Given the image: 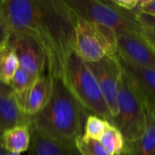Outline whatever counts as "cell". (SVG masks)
Masks as SVG:
<instances>
[{
	"mask_svg": "<svg viewBox=\"0 0 155 155\" xmlns=\"http://www.w3.org/2000/svg\"><path fill=\"white\" fill-rule=\"evenodd\" d=\"M7 153H7V151H6L3 146L0 144V155H6Z\"/></svg>",
	"mask_w": 155,
	"mask_h": 155,
	"instance_id": "cell-27",
	"label": "cell"
},
{
	"mask_svg": "<svg viewBox=\"0 0 155 155\" xmlns=\"http://www.w3.org/2000/svg\"><path fill=\"white\" fill-rule=\"evenodd\" d=\"M109 124H111L106 120L94 114H89L84 124L83 136L84 138L99 140Z\"/></svg>",
	"mask_w": 155,
	"mask_h": 155,
	"instance_id": "cell-19",
	"label": "cell"
},
{
	"mask_svg": "<svg viewBox=\"0 0 155 155\" xmlns=\"http://www.w3.org/2000/svg\"><path fill=\"white\" fill-rule=\"evenodd\" d=\"M79 18L109 28L116 34L124 31H139L134 12L118 8L111 0H65Z\"/></svg>",
	"mask_w": 155,
	"mask_h": 155,
	"instance_id": "cell-4",
	"label": "cell"
},
{
	"mask_svg": "<svg viewBox=\"0 0 155 155\" xmlns=\"http://www.w3.org/2000/svg\"><path fill=\"white\" fill-rule=\"evenodd\" d=\"M7 45L15 52L19 68L35 78L45 74L47 68L46 55L33 35L26 33H11Z\"/></svg>",
	"mask_w": 155,
	"mask_h": 155,
	"instance_id": "cell-7",
	"label": "cell"
},
{
	"mask_svg": "<svg viewBox=\"0 0 155 155\" xmlns=\"http://www.w3.org/2000/svg\"><path fill=\"white\" fill-rule=\"evenodd\" d=\"M31 143L28 155H81L75 144L45 138L30 128Z\"/></svg>",
	"mask_w": 155,
	"mask_h": 155,
	"instance_id": "cell-14",
	"label": "cell"
},
{
	"mask_svg": "<svg viewBox=\"0 0 155 155\" xmlns=\"http://www.w3.org/2000/svg\"><path fill=\"white\" fill-rule=\"evenodd\" d=\"M10 35L11 31L4 16V13L2 10V0H0V48L7 43Z\"/></svg>",
	"mask_w": 155,
	"mask_h": 155,
	"instance_id": "cell-21",
	"label": "cell"
},
{
	"mask_svg": "<svg viewBox=\"0 0 155 155\" xmlns=\"http://www.w3.org/2000/svg\"><path fill=\"white\" fill-rule=\"evenodd\" d=\"M18 68L16 55L6 43L0 48V80L8 84Z\"/></svg>",
	"mask_w": 155,
	"mask_h": 155,
	"instance_id": "cell-18",
	"label": "cell"
},
{
	"mask_svg": "<svg viewBox=\"0 0 155 155\" xmlns=\"http://www.w3.org/2000/svg\"><path fill=\"white\" fill-rule=\"evenodd\" d=\"M111 1L118 8L127 12L135 11L139 4V0H111Z\"/></svg>",
	"mask_w": 155,
	"mask_h": 155,
	"instance_id": "cell-24",
	"label": "cell"
},
{
	"mask_svg": "<svg viewBox=\"0 0 155 155\" xmlns=\"http://www.w3.org/2000/svg\"><path fill=\"white\" fill-rule=\"evenodd\" d=\"M124 155H155V109L146 110L143 132L137 139L125 144Z\"/></svg>",
	"mask_w": 155,
	"mask_h": 155,
	"instance_id": "cell-13",
	"label": "cell"
},
{
	"mask_svg": "<svg viewBox=\"0 0 155 155\" xmlns=\"http://www.w3.org/2000/svg\"><path fill=\"white\" fill-rule=\"evenodd\" d=\"M11 33L33 35L47 59V74L63 77L64 64L74 51L76 15L65 0H2Z\"/></svg>",
	"mask_w": 155,
	"mask_h": 155,
	"instance_id": "cell-1",
	"label": "cell"
},
{
	"mask_svg": "<svg viewBox=\"0 0 155 155\" xmlns=\"http://www.w3.org/2000/svg\"><path fill=\"white\" fill-rule=\"evenodd\" d=\"M146 107L122 71L117 97V113L113 125L124 135L125 143L137 139L144 130Z\"/></svg>",
	"mask_w": 155,
	"mask_h": 155,
	"instance_id": "cell-5",
	"label": "cell"
},
{
	"mask_svg": "<svg viewBox=\"0 0 155 155\" xmlns=\"http://www.w3.org/2000/svg\"><path fill=\"white\" fill-rule=\"evenodd\" d=\"M116 56L123 73L142 99L146 110H154L155 68L135 65Z\"/></svg>",
	"mask_w": 155,
	"mask_h": 155,
	"instance_id": "cell-10",
	"label": "cell"
},
{
	"mask_svg": "<svg viewBox=\"0 0 155 155\" xmlns=\"http://www.w3.org/2000/svg\"><path fill=\"white\" fill-rule=\"evenodd\" d=\"M74 51L86 63L116 55V33L76 16Z\"/></svg>",
	"mask_w": 155,
	"mask_h": 155,
	"instance_id": "cell-6",
	"label": "cell"
},
{
	"mask_svg": "<svg viewBox=\"0 0 155 155\" xmlns=\"http://www.w3.org/2000/svg\"><path fill=\"white\" fill-rule=\"evenodd\" d=\"M99 142L110 155H124L125 140L122 133L113 124H109Z\"/></svg>",
	"mask_w": 155,
	"mask_h": 155,
	"instance_id": "cell-17",
	"label": "cell"
},
{
	"mask_svg": "<svg viewBox=\"0 0 155 155\" xmlns=\"http://www.w3.org/2000/svg\"><path fill=\"white\" fill-rule=\"evenodd\" d=\"M140 30L116 34V55L135 65L155 68L154 53L141 35Z\"/></svg>",
	"mask_w": 155,
	"mask_h": 155,
	"instance_id": "cell-9",
	"label": "cell"
},
{
	"mask_svg": "<svg viewBox=\"0 0 155 155\" xmlns=\"http://www.w3.org/2000/svg\"><path fill=\"white\" fill-rule=\"evenodd\" d=\"M140 34L145 39V41L149 44V45L151 46V48L153 49L155 54V30L141 26Z\"/></svg>",
	"mask_w": 155,
	"mask_h": 155,
	"instance_id": "cell-25",
	"label": "cell"
},
{
	"mask_svg": "<svg viewBox=\"0 0 155 155\" xmlns=\"http://www.w3.org/2000/svg\"><path fill=\"white\" fill-rule=\"evenodd\" d=\"M74 143L81 155H110L103 147L99 140L84 138L81 135L76 138Z\"/></svg>",
	"mask_w": 155,
	"mask_h": 155,
	"instance_id": "cell-20",
	"label": "cell"
},
{
	"mask_svg": "<svg viewBox=\"0 0 155 155\" xmlns=\"http://www.w3.org/2000/svg\"><path fill=\"white\" fill-rule=\"evenodd\" d=\"M31 143V132L29 126L20 125L7 130L0 139V144L7 153L21 154L29 150Z\"/></svg>",
	"mask_w": 155,
	"mask_h": 155,
	"instance_id": "cell-15",
	"label": "cell"
},
{
	"mask_svg": "<svg viewBox=\"0 0 155 155\" xmlns=\"http://www.w3.org/2000/svg\"><path fill=\"white\" fill-rule=\"evenodd\" d=\"M13 94V91L11 90L9 85L3 83L0 80V96H2V95H9V94Z\"/></svg>",
	"mask_w": 155,
	"mask_h": 155,
	"instance_id": "cell-26",
	"label": "cell"
},
{
	"mask_svg": "<svg viewBox=\"0 0 155 155\" xmlns=\"http://www.w3.org/2000/svg\"><path fill=\"white\" fill-rule=\"evenodd\" d=\"M87 113L63 80L53 78L51 97L46 105L30 118L29 128L45 138L75 144L76 138L83 135Z\"/></svg>",
	"mask_w": 155,
	"mask_h": 155,
	"instance_id": "cell-2",
	"label": "cell"
},
{
	"mask_svg": "<svg viewBox=\"0 0 155 155\" xmlns=\"http://www.w3.org/2000/svg\"><path fill=\"white\" fill-rule=\"evenodd\" d=\"M134 13L136 22L141 26L155 30V17L142 14V13H139V12H136V11H134Z\"/></svg>",
	"mask_w": 155,
	"mask_h": 155,
	"instance_id": "cell-23",
	"label": "cell"
},
{
	"mask_svg": "<svg viewBox=\"0 0 155 155\" xmlns=\"http://www.w3.org/2000/svg\"><path fill=\"white\" fill-rule=\"evenodd\" d=\"M30 118L20 107L14 94L0 96V139L5 132L20 125L29 126Z\"/></svg>",
	"mask_w": 155,
	"mask_h": 155,
	"instance_id": "cell-11",
	"label": "cell"
},
{
	"mask_svg": "<svg viewBox=\"0 0 155 155\" xmlns=\"http://www.w3.org/2000/svg\"><path fill=\"white\" fill-rule=\"evenodd\" d=\"M95 77L110 114L114 118L117 113V97L122 69L117 56H106L97 62L86 63Z\"/></svg>",
	"mask_w": 155,
	"mask_h": 155,
	"instance_id": "cell-8",
	"label": "cell"
},
{
	"mask_svg": "<svg viewBox=\"0 0 155 155\" xmlns=\"http://www.w3.org/2000/svg\"><path fill=\"white\" fill-rule=\"evenodd\" d=\"M53 89V79L46 74L37 77L34 82L25 105V113L32 118L48 103Z\"/></svg>",
	"mask_w": 155,
	"mask_h": 155,
	"instance_id": "cell-12",
	"label": "cell"
},
{
	"mask_svg": "<svg viewBox=\"0 0 155 155\" xmlns=\"http://www.w3.org/2000/svg\"><path fill=\"white\" fill-rule=\"evenodd\" d=\"M6 155H20V154H18V153H8Z\"/></svg>",
	"mask_w": 155,
	"mask_h": 155,
	"instance_id": "cell-28",
	"label": "cell"
},
{
	"mask_svg": "<svg viewBox=\"0 0 155 155\" xmlns=\"http://www.w3.org/2000/svg\"><path fill=\"white\" fill-rule=\"evenodd\" d=\"M135 11L155 17V0H139Z\"/></svg>",
	"mask_w": 155,
	"mask_h": 155,
	"instance_id": "cell-22",
	"label": "cell"
},
{
	"mask_svg": "<svg viewBox=\"0 0 155 155\" xmlns=\"http://www.w3.org/2000/svg\"><path fill=\"white\" fill-rule=\"evenodd\" d=\"M35 79L36 78L30 75L21 68H18L13 78L8 83L9 87L13 91V94H15L20 107L24 112H25V105L28 93Z\"/></svg>",
	"mask_w": 155,
	"mask_h": 155,
	"instance_id": "cell-16",
	"label": "cell"
},
{
	"mask_svg": "<svg viewBox=\"0 0 155 155\" xmlns=\"http://www.w3.org/2000/svg\"><path fill=\"white\" fill-rule=\"evenodd\" d=\"M62 80L90 114L97 115L113 124V117L95 77L85 62L74 51L66 59Z\"/></svg>",
	"mask_w": 155,
	"mask_h": 155,
	"instance_id": "cell-3",
	"label": "cell"
}]
</instances>
